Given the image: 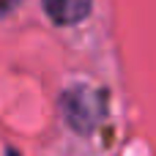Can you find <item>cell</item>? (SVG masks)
<instances>
[{"label":"cell","instance_id":"3957f363","mask_svg":"<svg viewBox=\"0 0 156 156\" xmlns=\"http://www.w3.org/2000/svg\"><path fill=\"white\" fill-rule=\"evenodd\" d=\"M8 156H16V154H8Z\"/></svg>","mask_w":156,"mask_h":156},{"label":"cell","instance_id":"7a4b0ae2","mask_svg":"<svg viewBox=\"0 0 156 156\" xmlns=\"http://www.w3.org/2000/svg\"><path fill=\"white\" fill-rule=\"evenodd\" d=\"M16 3H19V0H0V16L11 14V11L16 8Z\"/></svg>","mask_w":156,"mask_h":156},{"label":"cell","instance_id":"6da1fadb","mask_svg":"<svg viewBox=\"0 0 156 156\" xmlns=\"http://www.w3.org/2000/svg\"><path fill=\"white\" fill-rule=\"evenodd\" d=\"M41 5L55 25H77L90 14L93 0H41Z\"/></svg>","mask_w":156,"mask_h":156}]
</instances>
